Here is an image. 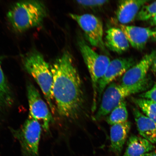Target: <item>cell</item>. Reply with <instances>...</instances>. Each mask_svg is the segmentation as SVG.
Segmentation results:
<instances>
[{
    "instance_id": "6da1fadb",
    "label": "cell",
    "mask_w": 156,
    "mask_h": 156,
    "mask_svg": "<svg viewBox=\"0 0 156 156\" xmlns=\"http://www.w3.org/2000/svg\"><path fill=\"white\" fill-rule=\"evenodd\" d=\"M51 69L53 97L58 114L64 118L75 119L83 110L84 98L81 78L71 54L64 52Z\"/></svg>"
},
{
    "instance_id": "7a4b0ae2",
    "label": "cell",
    "mask_w": 156,
    "mask_h": 156,
    "mask_svg": "<svg viewBox=\"0 0 156 156\" xmlns=\"http://www.w3.org/2000/svg\"><path fill=\"white\" fill-rule=\"evenodd\" d=\"M47 13L45 6L40 1H23L11 7L7 17L15 30L21 32L40 25Z\"/></svg>"
},
{
    "instance_id": "3957f363",
    "label": "cell",
    "mask_w": 156,
    "mask_h": 156,
    "mask_svg": "<svg viewBox=\"0 0 156 156\" xmlns=\"http://www.w3.org/2000/svg\"><path fill=\"white\" fill-rule=\"evenodd\" d=\"M24 64L27 71L40 87L51 110L54 112L53 78L48 64L42 55L36 51L30 52L26 56Z\"/></svg>"
},
{
    "instance_id": "277c9868",
    "label": "cell",
    "mask_w": 156,
    "mask_h": 156,
    "mask_svg": "<svg viewBox=\"0 0 156 156\" xmlns=\"http://www.w3.org/2000/svg\"><path fill=\"white\" fill-rule=\"evenodd\" d=\"M78 44L92 81L93 89L92 109L94 112L96 108L99 81L106 72L110 60L107 56L98 54L83 40H80Z\"/></svg>"
},
{
    "instance_id": "5b68a950",
    "label": "cell",
    "mask_w": 156,
    "mask_h": 156,
    "mask_svg": "<svg viewBox=\"0 0 156 156\" xmlns=\"http://www.w3.org/2000/svg\"><path fill=\"white\" fill-rule=\"evenodd\" d=\"M149 87L146 86L128 87L115 83H110L103 93L100 107L94 119L96 121L101 119L112 112L126 98L134 94L143 92Z\"/></svg>"
},
{
    "instance_id": "8992f818",
    "label": "cell",
    "mask_w": 156,
    "mask_h": 156,
    "mask_svg": "<svg viewBox=\"0 0 156 156\" xmlns=\"http://www.w3.org/2000/svg\"><path fill=\"white\" fill-rule=\"evenodd\" d=\"M42 126L38 121L29 118L14 135L20 143L22 156H40L39 146Z\"/></svg>"
},
{
    "instance_id": "52a82bcc",
    "label": "cell",
    "mask_w": 156,
    "mask_h": 156,
    "mask_svg": "<svg viewBox=\"0 0 156 156\" xmlns=\"http://www.w3.org/2000/svg\"><path fill=\"white\" fill-rule=\"evenodd\" d=\"M27 91L29 110L28 117L38 121L44 132L49 133L50 124L54 122V119L47 105L32 84L27 85Z\"/></svg>"
},
{
    "instance_id": "ba28073f",
    "label": "cell",
    "mask_w": 156,
    "mask_h": 156,
    "mask_svg": "<svg viewBox=\"0 0 156 156\" xmlns=\"http://www.w3.org/2000/svg\"><path fill=\"white\" fill-rule=\"evenodd\" d=\"M156 56V50L146 55L138 63L124 74L121 85L128 87L150 85L147 77V73Z\"/></svg>"
},
{
    "instance_id": "9c48e42d",
    "label": "cell",
    "mask_w": 156,
    "mask_h": 156,
    "mask_svg": "<svg viewBox=\"0 0 156 156\" xmlns=\"http://www.w3.org/2000/svg\"><path fill=\"white\" fill-rule=\"evenodd\" d=\"M70 16L84 32L91 45L104 48L103 25L100 20L90 14L78 15L71 13Z\"/></svg>"
},
{
    "instance_id": "30bf717a",
    "label": "cell",
    "mask_w": 156,
    "mask_h": 156,
    "mask_svg": "<svg viewBox=\"0 0 156 156\" xmlns=\"http://www.w3.org/2000/svg\"><path fill=\"white\" fill-rule=\"evenodd\" d=\"M135 64V60L132 58H118L111 61L104 75L99 81L98 94L99 100L107 85L116 78L124 75Z\"/></svg>"
},
{
    "instance_id": "8fae6325",
    "label": "cell",
    "mask_w": 156,
    "mask_h": 156,
    "mask_svg": "<svg viewBox=\"0 0 156 156\" xmlns=\"http://www.w3.org/2000/svg\"><path fill=\"white\" fill-rule=\"evenodd\" d=\"M120 27L129 43L136 49L145 48L148 41L153 36V29L149 28L122 24Z\"/></svg>"
},
{
    "instance_id": "7c38bea8",
    "label": "cell",
    "mask_w": 156,
    "mask_h": 156,
    "mask_svg": "<svg viewBox=\"0 0 156 156\" xmlns=\"http://www.w3.org/2000/svg\"><path fill=\"white\" fill-rule=\"evenodd\" d=\"M147 0H122L119 2L116 17L122 25L128 24L134 20Z\"/></svg>"
},
{
    "instance_id": "4fadbf2b",
    "label": "cell",
    "mask_w": 156,
    "mask_h": 156,
    "mask_svg": "<svg viewBox=\"0 0 156 156\" xmlns=\"http://www.w3.org/2000/svg\"><path fill=\"white\" fill-rule=\"evenodd\" d=\"M130 122L127 121L113 125L110 129V151L116 156H120L130 129Z\"/></svg>"
},
{
    "instance_id": "5bb4252c",
    "label": "cell",
    "mask_w": 156,
    "mask_h": 156,
    "mask_svg": "<svg viewBox=\"0 0 156 156\" xmlns=\"http://www.w3.org/2000/svg\"><path fill=\"white\" fill-rule=\"evenodd\" d=\"M133 111L136 127L140 135L152 144H156V123L137 108H134Z\"/></svg>"
},
{
    "instance_id": "9a60e30c",
    "label": "cell",
    "mask_w": 156,
    "mask_h": 156,
    "mask_svg": "<svg viewBox=\"0 0 156 156\" xmlns=\"http://www.w3.org/2000/svg\"><path fill=\"white\" fill-rule=\"evenodd\" d=\"M106 34L105 44L109 49L118 54H122L129 49V42L120 28L113 27L108 29Z\"/></svg>"
},
{
    "instance_id": "2e32d148",
    "label": "cell",
    "mask_w": 156,
    "mask_h": 156,
    "mask_svg": "<svg viewBox=\"0 0 156 156\" xmlns=\"http://www.w3.org/2000/svg\"><path fill=\"white\" fill-rule=\"evenodd\" d=\"M155 148L153 144L141 136L133 135L129 138L123 156H141Z\"/></svg>"
},
{
    "instance_id": "e0dca14e",
    "label": "cell",
    "mask_w": 156,
    "mask_h": 156,
    "mask_svg": "<svg viewBox=\"0 0 156 156\" xmlns=\"http://www.w3.org/2000/svg\"><path fill=\"white\" fill-rule=\"evenodd\" d=\"M13 102L12 93L0 65V110L10 107Z\"/></svg>"
},
{
    "instance_id": "ac0fdd59",
    "label": "cell",
    "mask_w": 156,
    "mask_h": 156,
    "mask_svg": "<svg viewBox=\"0 0 156 156\" xmlns=\"http://www.w3.org/2000/svg\"><path fill=\"white\" fill-rule=\"evenodd\" d=\"M132 101L144 114L156 123V103L149 99L132 98Z\"/></svg>"
},
{
    "instance_id": "d6986e66",
    "label": "cell",
    "mask_w": 156,
    "mask_h": 156,
    "mask_svg": "<svg viewBox=\"0 0 156 156\" xmlns=\"http://www.w3.org/2000/svg\"><path fill=\"white\" fill-rule=\"evenodd\" d=\"M128 116L126 103L124 101L112 111L106 121L108 124L112 126L127 121Z\"/></svg>"
},
{
    "instance_id": "ffe728a7",
    "label": "cell",
    "mask_w": 156,
    "mask_h": 156,
    "mask_svg": "<svg viewBox=\"0 0 156 156\" xmlns=\"http://www.w3.org/2000/svg\"><path fill=\"white\" fill-rule=\"evenodd\" d=\"M156 15V1L147 5H145L138 12L136 18L140 21L149 20Z\"/></svg>"
},
{
    "instance_id": "44dd1931",
    "label": "cell",
    "mask_w": 156,
    "mask_h": 156,
    "mask_svg": "<svg viewBox=\"0 0 156 156\" xmlns=\"http://www.w3.org/2000/svg\"><path fill=\"white\" fill-rule=\"evenodd\" d=\"M109 1L106 0H80L77 1L78 4L84 7H97L106 4Z\"/></svg>"
},
{
    "instance_id": "7402d4cb",
    "label": "cell",
    "mask_w": 156,
    "mask_h": 156,
    "mask_svg": "<svg viewBox=\"0 0 156 156\" xmlns=\"http://www.w3.org/2000/svg\"><path fill=\"white\" fill-rule=\"evenodd\" d=\"M139 96L141 98L149 99L156 103V83L151 89L142 93Z\"/></svg>"
},
{
    "instance_id": "603a6c76",
    "label": "cell",
    "mask_w": 156,
    "mask_h": 156,
    "mask_svg": "<svg viewBox=\"0 0 156 156\" xmlns=\"http://www.w3.org/2000/svg\"><path fill=\"white\" fill-rule=\"evenodd\" d=\"M151 68L152 71L156 75V56L153 60Z\"/></svg>"
},
{
    "instance_id": "cb8c5ba5",
    "label": "cell",
    "mask_w": 156,
    "mask_h": 156,
    "mask_svg": "<svg viewBox=\"0 0 156 156\" xmlns=\"http://www.w3.org/2000/svg\"><path fill=\"white\" fill-rule=\"evenodd\" d=\"M150 24L152 26H156V15L149 20Z\"/></svg>"
},
{
    "instance_id": "d4e9b609",
    "label": "cell",
    "mask_w": 156,
    "mask_h": 156,
    "mask_svg": "<svg viewBox=\"0 0 156 156\" xmlns=\"http://www.w3.org/2000/svg\"><path fill=\"white\" fill-rule=\"evenodd\" d=\"M141 156H156V151L150 152Z\"/></svg>"
},
{
    "instance_id": "484cf974",
    "label": "cell",
    "mask_w": 156,
    "mask_h": 156,
    "mask_svg": "<svg viewBox=\"0 0 156 156\" xmlns=\"http://www.w3.org/2000/svg\"><path fill=\"white\" fill-rule=\"evenodd\" d=\"M153 35L152 38H153L154 40L156 41V27L153 29Z\"/></svg>"
}]
</instances>
